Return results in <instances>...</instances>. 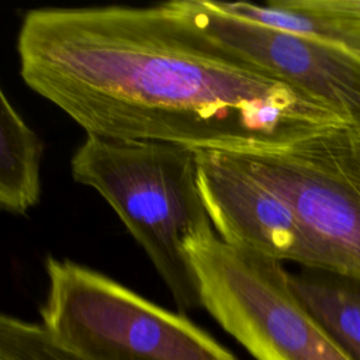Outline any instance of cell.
I'll return each instance as SVG.
<instances>
[{
  "mask_svg": "<svg viewBox=\"0 0 360 360\" xmlns=\"http://www.w3.org/2000/svg\"><path fill=\"white\" fill-rule=\"evenodd\" d=\"M17 53L24 83L93 136L240 153L346 125L159 4L32 8Z\"/></svg>",
  "mask_w": 360,
  "mask_h": 360,
  "instance_id": "cell-1",
  "label": "cell"
},
{
  "mask_svg": "<svg viewBox=\"0 0 360 360\" xmlns=\"http://www.w3.org/2000/svg\"><path fill=\"white\" fill-rule=\"evenodd\" d=\"M70 173L117 212L169 288L179 312L201 308L184 246L215 232L197 183L195 150L87 135L72 156Z\"/></svg>",
  "mask_w": 360,
  "mask_h": 360,
  "instance_id": "cell-2",
  "label": "cell"
},
{
  "mask_svg": "<svg viewBox=\"0 0 360 360\" xmlns=\"http://www.w3.org/2000/svg\"><path fill=\"white\" fill-rule=\"evenodd\" d=\"M41 323L86 360H238L186 314L172 312L70 259H46Z\"/></svg>",
  "mask_w": 360,
  "mask_h": 360,
  "instance_id": "cell-3",
  "label": "cell"
},
{
  "mask_svg": "<svg viewBox=\"0 0 360 360\" xmlns=\"http://www.w3.org/2000/svg\"><path fill=\"white\" fill-rule=\"evenodd\" d=\"M201 308L255 360H352L295 295L283 262L217 233L184 246Z\"/></svg>",
  "mask_w": 360,
  "mask_h": 360,
  "instance_id": "cell-4",
  "label": "cell"
},
{
  "mask_svg": "<svg viewBox=\"0 0 360 360\" xmlns=\"http://www.w3.org/2000/svg\"><path fill=\"white\" fill-rule=\"evenodd\" d=\"M226 155L291 207L333 270L360 276V129L338 125L283 148Z\"/></svg>",
  "mask_w": 360,
  "mask_h": 360,
  "instance_id": "cell-5",
  "label": "cell"
},
{
  "mask_svg": "<svg viewBox=\"0 0 360 360\" xmlns=\"http://www.w3.org/2000/svg\"><path fill=\"white\" fill-rule=\"evenodd\" d=\"M195 153L198 188L222 242L278 262L333 270L325 248L283 198L229 155L214 150Z\"/></svg>",
  "mask_w": 360,
  "mask_h": 360,
  "instance_id": "cell-6",
  "label": "cell"
},
{
  "mask_svg": "<svg viewBox=\"0 0 360 360\" xmlns=\"http://www.w3.org/2000/svg\"><path fill=\"white\" fill-rule=\"evenodd\" d=\"M291 287L335 343L352 359L360 360V276L301 267L290 273Z\"/></svg>",
  "mask_w": 360,
  "mask_h": 360,
  "instance_id": "cell-7",
  "label": "cell"
},
{
  "mask_svg": "<svg viewBox=\"0 0 360 360\" xmlns=\"http://www.w3.org/2000/svg\"><path fill=\"white\" fill-rule=\"evenodd\" d=\"M44 142L0 91V207L10 214H25L41 195Z\"/></svg>",
  "mask_w": 360,
  "mask_h": 360,
  "instance_id": "cell-8",
  "label": "cell"
},
{
  "mask_svg": "<svg viewBox=\"0 0 360 360\" xmlns=\"http://www.w3.org/2000/svg\"><path fill=\"white\" fill-rule=\"evenodd\" d=\"M0 360H86L60 346L41 322L3 314L0 318Z\"/></svg>",
  "mask_w": 360,
  "mask_h": 360,
  "instance_id": "cell-9",
  "label": "cell"
},
{
  "mask_svg": "<svg viewBox=\"0 0 360 360\" xmlns=\"http://www.w3.org/2000/svg\"><path fill=\"white\" fill-rule=\"evenodd\" d=\"M311 22V37L360 48V0H292Z\"/></svg>",
  "mask_w": 360,
  "mask_h": 360,
  "instance_id": "cell-10",
  "label": "cell"
}]
</instances>
